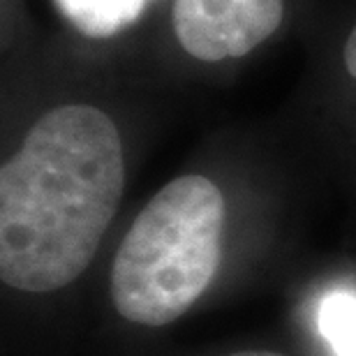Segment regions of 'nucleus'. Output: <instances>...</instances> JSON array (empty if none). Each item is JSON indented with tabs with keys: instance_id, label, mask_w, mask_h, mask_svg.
Returning <instances> with one entry per match:
<instances>
[{
	"instance_id": "1",
	"label": "nucleus",
	"mask_w": 356,
	"mask_h": 356,
	"mask_svg": "<svg viewBox=\"0 0 356 356\" xmlns=\"http://www.w3.org/2000/svg\"><path fill=\"white\" fill-rule=\"evenodd\" d=\"M123 185V144L102 109L47 111L0 169L3 282L31 294L74 282L95 257Z\"/></svg>"
},
{
	"instance_id": "2",
	"label": "nucleus",
	"mask_w": 356,
	"mask_h": 356,
	"mask_svg": "<svg viewBox=\"0 0 356 356\" xmlns=\"http://www.w3.org/2000/svg\"><path fill=\"white\" fill-rule=\"evenodd\" d=\"M225 213L222 192L206 176L167 183L137 216L113 259L118 315L165 326L188 312L218 270Z\"/></svg>"
},
{
	"instance_id": "3",
	"label": "nucleus",
	"mask_w": 356,
	"mask_h": 356,
	"mask_svg": "<svg viewBox=\"0 0 356 356\" xmlns=\"http://www.w3.org/2000/svg\"><path fill=\"white\" fill-rule=\"evenodd\" d=\"M174 33L204 63L241 58L270 38L284 19V0H174Z\"/></svg>"
},
{
	"instance_id": "4",
	"label": "nucleus",
	"mask_w": 356,
	"mask_h": 356,
	"mask_svg": "<svg viewBox=\"0 0 356 356\" xmlns=\"http://www.w3.org/2000/svg\"><path fill=\"white\" fill-rule=\"evenodd\" d=\"M63 12L88 35H109L132 21L146 0H58Z\"/></svg>"
},
{
	"instance_id": "5",
	"label": "nucleus",
	"mask_w": 356,
	"mask_h": 356,
	"mask_svg": "<svg viewBox=\"0 0 356 356\" xmlns=\"http://www.w3.org/2000/svg\"><path fill=\"white\" fill-rule=\"evenodd\" d=\"M319 331L336 356H356V294L329 291L319 305Z\"/></svg>"
},
{
	"instance_id": "6",
	"label": "nucleus",
	"mask_w": 356,
	"mask_h": 356,
	"mask_svg": "<svg viewBox=\"0 0 356 356\" xmlns=\"http://www.w3.org/2000/svg\"><path fill=\"white\" fill-rule=\"evenodd\" d=\"M345 67H347V72H350L356 79V26H354V31L350 33L347 44H345Z\"/></svg>"
},
{
	"instance_id": "7",
	"label": "nucleus",
	"mask_w": 356,
	"mask_h": 356,
	"mask_svg": "<svg viewBox=\"0 0 356 356\" xmlns=\"http://www.w3.org/2000/svg\"><path fill=\"white\" fill-rule=\"evenodd\" d=\"M227 356H287V354H277V352H264V350H257V352H234V354H227Z\"/></svg>"
}]
</instances>
